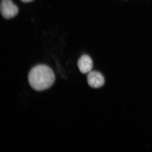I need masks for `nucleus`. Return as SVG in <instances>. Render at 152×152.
I'll return each instance as SVG.
<instances>
[{
	"instance_id": "obj_1",
	"label": "nucleus",
	"mask_w": 152,
	"mask_h": 152,
	"mask_svg": "<svg viewBox=\"0 0 152 152\" xmlns=\"http://www.w3.org/2000/svg\"><path fill=\"white\" fill-rule=\"evenodd\" d=\"M28 79L33 89L40 91L51 87L56 78L54 73L50 67L45 65H39L32 69Z\"/></svg>"
},
{
	"instance_id": "obj_2",
	"label": "nucleus",
	"mask_w": 152,
	"mask_h": 152,
	"mask_svg": "<svg viewBox=\"0 0 152 152\" xmlns=\"http://www.w3.org/2000/svg\"><path fill=\"white\" fill-rule=\"evenodd\" d=\"M0 9L2 16L6 19L13 18L18 13V7L14 4L12 0H2Z\"/></svg>"
},
{
	"instance_id": "obj_3",
	"label": "nucleus",
	"mask_w": 152,
	"mask_h": 152,
	"mask_svg": "<svg viewBox=\"0 0 152 152\" xmlns=\"http://www.w3.org/2000/svg\"><path fill=\"white\" fill-rule=\"evenodd\" d=\"M87 81L89 86L94 88L102 86L105 83L104 76L97 71H91L87 75Z\"/></svg>"
},
{
	"instance_id": "obj_4",
	"label": "nucleus",
	"mask_w": 152,
	"mask_h": 152,
	"mask_svg": "<svg viewBox=\"0 0 152 152\" xmlns=\"http://www.w3.org/2000/svg\"><path fill=\"white\" fill-rule=\"evenodd\" d=\"M77 66L80 72L85 74L90 72L93 66L92 60L87 55L82 56L78 61Z\"/></svg>"
},
{
	"instance_id": "obj_5",
	"label": "nucleus",
	"mask_w": 152,
	"mask_h": 152,
	"mask_svg": "<svg viewBox=\"0 0 152 152\" xmlns=\"http://www.w3.org/2000/svg\"><path fill=\"white\" fill-rule=\"evenodd\" d=\"M21 1L24 3H28L34 0H20Z\"/></svg>"
}]
</instances>
